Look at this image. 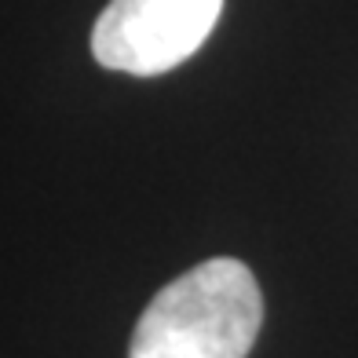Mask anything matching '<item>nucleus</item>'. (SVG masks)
<instances>
[{
  "label": "nucleus",
  "mask_w": 358,
  "mask_h": 358,
  "mask_svg": "<svg viewBox=\"0 0 358 358\" xmlns=\"http://www.w3.org/2000/svg\"><path fill=\"white\" fill-rule=\"evenodd\" d=\"M264 296L256 274L234 256L190 267L139 315L128 358H249Z\"/></svg>",
  "instance_id": "nucleus-1"
},
{
  "label": "nucleus",
  "mask_w": 358,
  "mask_h": 358,
  "mask_svg": "<svg viewBox=\"0 0 358 358\" xmlns=\"http://www.w3.org/2000/svg\"><path fill=\"white\" fill-rule=\"evenodd\" d=\"M223 0H110L92 29L99 66L157 77L187 62L220 22Z\"/></svg>",
  "instance_id": "nucleus-2"
}]
</instances>
